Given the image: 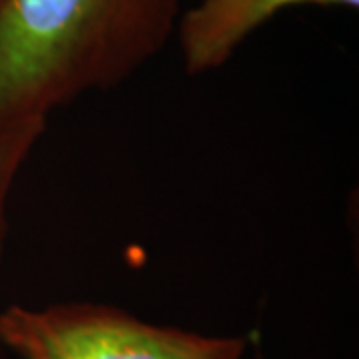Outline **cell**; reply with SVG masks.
I'll return each mask as SVG.
<instances>
[{
    "mask_svg": "<svg viewBox=\"0 0 359 359\" xmlns=\"http://www.w3.org/2000/svg\"><path fill=\"white\" fill-rule=\"evenodd\" d=\"M182 0H0V134L124 82L164 50Z\"/></svg>",
    "mask_w": 359,
    "mask_h": 359,
    "instance_id": "cell-1",
    "label": "cell"
},
{
    "mask_svg": "<svg viewBox=\"0 0 359 359\" xmlns=\"http://www.w3.org/2000/svg\"><path fill=\"white\" fill-rule=\"evenodd\" d=\"M0 346L18 359H242L248 339L156 325L112 306L72 302L6 308Z\"/></svg>",
    "mask_w": 359,
    "mask_h": 359,
    "instance_id": "cell-2",
    "label": "cell"
},
{
    "mask_svg": "<svg viewBox=\"0 0 359 359\" xmlns=\"http://www.w3.org/2000/svg\"><path fill=\"white\" fill-rule=\"evenodd\" d=\"M295 6L358 8L359 0H200L180 14L182 62L190 76L224 66L252 32Z\"/></svg>",
    "mask_w": 359,
    "mask_h": 359,
    "instance_id": "cell-3",
    "label": "cell"
},
{
    "mask_svg": "<svg viewBox=\"0 0 359 359\" xmlns=\"http://www.w3.org/2000/svg\"><path fill=\"white\" fill-rule=\"evenodd\" d=\"M46 130V120L25 122L16 128L0 134V257L8 230V200L20 168L25 166L32 148Z\"/></svg>",
    "mask_w": 359,
    "mask_h": 359,
    "instance_id": "cell-4",
    "label": "cell"
}]
</instances>
